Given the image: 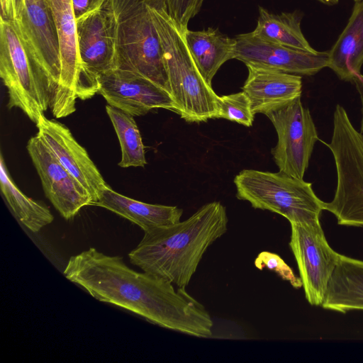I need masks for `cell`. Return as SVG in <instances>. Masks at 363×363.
<instances>
[{"label":"cell","instance_id":"cell-25","mask_svg":"<svg viewBox=\"0 0 363 363\" xmlns=\"http://www.w3.org/2000/svg\"><path fill=\"white\" fill-rule=\"evenodd\" d=\"M254 118L251 101L243 91L218 96L216 118H224L250 127Z\"/></svg>","mask_w":363,"mask_h":363},{"label":"cell","instance_id":"cell-17","mask_svg":"<svg viewBox=\"0 0 363 363\" xmlns=\"http://www.w3.org/2000/svg\"><path fill=\"white\" fill-rule=\"evenodd\" d=\"M245 65L248 76L242 89L248 96L255 115H267L301 97L302 79L300 75L265 66Z\"/></svg>","mask_w":363,"mask_h":363},{"label":"cell","instance_id":"cell-15","mask_svg":"<svg viewBox=\"0 0 363 363\" xmlns=\"http://www.w3.org/2000/svg\"><path fill=\"white\" fill-rule=\"evenodd\" d=\"M36 127L38 134L60 164L89 191L93 206L101 192L109 186L104 181L86 150L80 145L64 124L43 115Z\"/></svg>","mask_w":363,"mask_h":363},{"label":"cell","instance_id":"cell-27","mask_svg":"<svg viewBox=\"0 0 363 363\" xmlns=\"http://www.w3.org/2000/svg\"><path fill=\"white\" fill-rule=\"evenodd\" d=\"M204 0H164L171 18L184 30L189 21L200 11Z\"/></svg>","mask_w":363,"mask_h":363},{"label":"cell","instance_id":"cell-11","mask_svg":"<svg viewBox=\"0 0 363 363\" xmlns=\"http://www.w3.org/2000/svg\"><path fill=\"white\" fill-rule=\"evenodd\" d=\"M266 116L278 137L272 154L279 172L303 179L314 145L319 140L309 110L298 97Z\"/></svg>","mask_w":363,"mask_h":363},{"label":"cell","instance_id":"cell-19","mask_svg":"<svg viewBox=\"0 0 363 363\" xmlns=\"http://www.w3.org/2000/svg\"><path fill=\"white\" fill-rule=\"evenodd\" d=\"M328 65L342 80L351 82L363 65V0L356 1L347 26L328 51Z\"/></svg>","mask_w":363,"mask_h":363},{"label":"cell","instance_id":"cell-3","mask_svg":"<svg viewBox=\"0 0 363 363\" xmlns=\"http://www.w3.org/2000/svg\"><path fill=\"white\" fill-rule=\"evenodd\" d=\"M148 6L162 48L176 113L189 123L216 118L219 96L198 69L186 45L185 30L169 15L164 0H149Z\"/></svg>","mask_w":363,"mask_h":363},{"label":"cell","instance_id":"cell-28","mask_svg":"<svg viewBox=\"0 0 363 363\" xmlns=\"http://www.w3.org/2000/svg\"><path fill=\"white\" fill-rule=\"evenodd\" d=\"M107 0H72L76 21L102 8Z\"/></svg>","mask_w":363,"mask_h":363},{"label":"cell","instance_id":"cell-10","mask_svg":"<svg viewBox=\"0 0 363 363\" xmlns=\"http://www.w3.org/2000/svg\"><path fill=\"white\" fill-rule=\"evenodd\" d=\"M289 247L296 259L307 301L321 306L340 254L328 242L320 220L292 223Z\"/></svg>","mask_w":363,"mask_h":363},{"label":"cell","instance_id":"cell-21","mask_svg":"<svg viewBox=\"0 0 363 363\" xmlns=\"http://www.w3.org/2000/svg\"><path fill=\"white\" fill-rule=\"evenodd\" d=\"M184 36L198 69L211 85L212 79L220 67L228 60L233 59L235 38H230L213 28L201 30L186 29Z\"/></svg>","mask_w":363,"mask_h":363},{"label":"cell","instance_id":"cell-18","mask_svg":"<svg viewBox=\"0 0 363 363\" xmlns=\"http://www.w3.org/2000/svg\"><path fill=\"white\" fill-rule=\"evenodd\" d=\"M94 206L106 208L140 227L143 231L180 221L183 210L175 206L150 204L134 200L110 186L99 194Z\"/></svg>","mask_w":363,"mask_h":363},{"label":"cell","instance_id":"cell-13","mask_svg":"<svg viewBox=\"0 0 363 363\" xmlns=\"http://www.w3.org/2000/svg\"><path fill=\"white\" fill-rule=\"evenodd\" d=\"M98 80V94L108 104L133 116H144L158 108L176 113V105L171 94L137 73L116 68L99 75Z\"/></svg>","mask_w":363,"mask_h":363},{"label":"cell","instance_id":"cell-7","mask_svg":"<svg viewBox=\"0 0 363 363\" xmlns=\"http://www.w3.org/2000/svg\"><path fill=\"white\" fill-rule=\"evenodd\" d=\"M0 77L7 89L8 108H19L35 123L49 108L47 82L13 24L0 20Z\"/></svg>","mask_w":363,"mask_h":363},{"label":"cell","instance_id":"cell-4","mask_svg":"<svg viewBox=\"0 0 363 363\" xmlns=\"http://www.w3.org/2000/svg\"><path fill=\"white\" fill-rule=\"evenodd\" d=\"M149 0H107L116 68L152 81L169 94L160 40L150 12Z\"/></svg>","mask_w":363,"mask_h":363},{"label":"cell","instance_id":"cell-6","mask_svg":"<svg viewBox=\"0 0 363 363\" xmlns=\"http://www.w3.org/2000/svg\"><path fill=\"white\" fill-rule=\"evenodd\" d=\"M236 197L257 209L286 218L290 223L320 220L325 202L312 184L285 173L244 169L234 179Z\"/></svg>","mask_w":363,"mask_h":363},{"label":"cell","instance_id":"cell-8","mask_svg":"<svg viewBox=\"0 0 363 363\" xmlns=\"http://www.w3.org/2000/svg\"><path fill=\"white\" fill-rule=\"evenodd\" d=\"M45 1L55 25L61 59L59 86L49 108L55 118H60L76 111L77 99L86 100L98 94L99 84L88 77L79 57L72 0Z\"/></svg>","mask_w":363,"mask_h":363},{"label":"cell","instance_id":"cell-24","mask_svg":"<svg viewBox=\"0 0 363 363\" xmlns=\"http://www.w3.org/2000/svg\"><path fill=\"white\" fill-rule=\"evenodd\" d=\"M106 113L118 136L121 148V167H141L147 164L145 147L134 116L111 105Z\"/></svg>","mask_w":363,"mask_h":363},{"label":"cell","instance_id":"cell-1","mask_svg":"<svg viewBox=\"0 0 363 363\" xmlns=\"http://www.w3.org/2000/svg\"><path fill=\"white\" fill-rule=\"evenodd\" d=\"M65 277L99 301L123 308L160 327L208 338L213 321L185 288L147 272H138L119 256L94 247L69 258Z\"/></svg>","mask_w":363,"mask_h":363},{"label":"cell","instance_id":"cell-23","mask_svg":"<svg viewBox=\"0 0 363 363\" xmlns=\"http://www.w3.org/2000/svg\"><path fill=\"white\" fill-rule=\"evenodd\" d=\"M0 186L3 196L18 220L38 233L54 219L48 206L25 195L13 182L2 155L0 157Z\"/></svg>","mask_w":363,"mask_h":363},{"label":"cell","instance_id":"cell-22","mask_svg":"<svg viewBox=\"0 0 363 363\" xmlns=\"http://www.w3.org/2000/svg\"><path fill=\"white\" fill-rule=\"evenodd\" d=\"M301 16L297 12L277 14L259 6L257 26L251 33L267 42L314 52L315 50L311 46L301 31Z\"/></svg>","mask_w":363,"mask_h":363},{"label":"cell","instance_id":"cell-30","mask_svg":"<svg viewBox=\"0 0 363 363\" xmlns=\"http://www.w3.org/2000/svg\"><path fill=\"white\" fill-rule=\"evenodd\" d=\"M318 1H319L320 2H321L325 5H328V6H333V5L337 4L339 0H318Z\"/></svg>","mask_w":363,"mask_h":363},{"label":"cell","instance_id":"cell-16","mask_svg":"<svg viewBox=\"0 0 363 363\" xmlns=\"http://www.w3.org/2000/svg\"><path fill=\"white\" fill-rule=\"evenodd\" d=\"M79 57L88 77H98L116 68L113 27L109 13L102 8L76 21Z\"/></svg>","mask_w":363,"mask_h":363},{"label":"cell","instance_id":"cell-29","mask_svg":"<svg viewBox=\"0 0 363 363\" xmlns=\"http://www.w3.org/2000/svg\"><path fill=\"white\" fill-rule=\"evenodd\" d=\"M359 94L362 104V120L360 124V133L363 135V75L360 74L352 82Z\"/></svg>","mask_w":363,"mask_h":363},{"label":"cell","instance_id":"cell-14","mask_svg":"<svg viewBox=\"0 0 363 363\" xmlns=\"http://www.w3.org/2000/svg\"><path fill=\"white\" fill-rule=\"evenodd\" d=\"M233 59L245 65L274 68L297 75L311 76L328 65V51L308 52L270 43L251 32L235 38Z\"/></svg>","mask_w":363,"mask_h":363},{"label":"cell","instance_id":"cell-12","mask_svg":"<svg viewBox=\"0 0 363 363\" xmlns=\"http://www.w3.org/2000/svg\"><path fill=\"white\" fill-rule=\"evenodd\" d=\"M27 150L46 197L65 219L74 218L84 206H93L89 191L60 164L38 133L28 140Z\"/></svg>","mask_w":363,"mask_h":363},{"label":"cell","instance_id":"cell-9","mask_svg":"<svg viewBox=\"0 0 363 363\" xmlns=\"http://www.w3.org/2000/svg\"><path fill=\"white\" fill-rule=\"evenodd\" d=\"M3 18L13 24L43 71L50 106L57 92L61 74L59 40L50 8L45 0H14L9 15Z\"/></svg>","mask_w":363,"mask_h":363},{"label":"cell","instance_id":"cell-2","mask_svg":"<svg viewBox=\"0 0 363 363\" xmlns=\"http://www.w3.org/2000/svg\"><path fill=\"white\" fill-rule=\"evenodd\" d=\"M225 207L219 201L202 206L184 221L144 232L129 255L143 272L185 288L207 249L228 229Z\"/></svg>","mask_w":363,"mask_h":363},{"label":"cell","instance_id":"cell-31","mask_svg":"<svg viewBox=\"0 0 363 363\" xmlns=\"http://www.w3.org/2000/svg\"><path fill=\"white\" fill-rule=\"evenodd\" d=\"M355 1H360V0H354Z\"/></svg>","mask_w":363,"mask_h":363},{"label":"cell","instance_id":"cell-20","mask_svg":"<svg viewBox=\"0 0 363 363\" xmlns=\"http://www.w3.org/2000/svg\"><path fill=\"white\" fill-rule=\"evenodd\" d=\"M321 306L342 313L363 310V260L340 255Z\"/></svg>","mask_w":363,"mask_h":363},{"label":"cell","instance_id":"cell-26","mask_svg":"<svg viewBox=\"0 0 363 363\" xmlns=\"http://www.w3.org/2000/svg\"><path fill=\"white\" fill-rule=\"evenodd\" d=\"M255 267L262 270L267 268L277 273L283 280L287 281L296 289L302 287V281L284 259L275 253L267 251L260 252L255 260Z\"/></svg>","mask_w":363,"mask_h":363},{"label":"cell","instance_id":"cell-5","mask_svg":"<svg viewBox=\"0 0 363 363\" xmlns=\"http://www.w3.org/2000/svg\"><path fill=\"white\" fill-rule=\"evenodd\" d=\"M336 167L337 186L324 210L333 213L337 224L363 226V135L352 125L347 112L337 105L329 143Z\"/></svg>","mask_w":363,"mask_h":363}]
</instances>
